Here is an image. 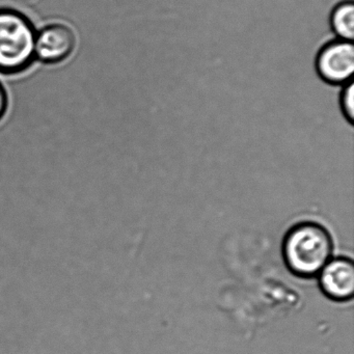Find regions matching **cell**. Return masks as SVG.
<instances>
[{
    "mask_svg": "<svg viewBox=\"0 0 354 354\" xmlns=\"http://www.w3.org/2000/svg\"><path fill=\"white\" fill-rule=\"evenodd\" d=\"M333 241L326 227L314 221H302L290 227L281 245L288 270L304 279H312L331 260Z\"/></svg>",
    "mask_w": 354,
    "mask_h": 354,
    "instance_id": "6da1fadb",
    "label": "cell"
},
{
    "mask_svg": "<svg viewBox=\"0 0 354 354\" xmlns=\"http://www.w3.org/2000/svg\"><path fill=\"white\" fill-rule=\"evenodd\" d=\"M37 30L26 14L0 8V74L18 75L34 65Z\"/></svg>",
    "mask_w": 354,
    "mask_h": 354,
    "instance_id": "7a4b0ae2",
    "label": "cell"
},
{
    "mask_svg": "<svg viewBox=\"0 0 354 354\" xmlns=\"http://www.w3.org/2000/svg\"><path fill=\"white\" fill-rule=\"evenodd\" d=\"M77 45L75 32L71 26L53 22L37 30L35 57L43 65H59L67 61Z\"/></svg>",
    "mask_w": 354,
    "mask_h": 354,
    "instance_id": "3957f363",
    "label": "cell"
},
{
    "mask_svg": "<svg viewBox=\"0 0 354 354\" xmlns=\"http://www.w3.org/2000/svg\"><path fill=\"white\" fill-rule=\"evenodd\" d=\"M316 69L323 82L333 86L351 82L354 73V46L349 41L327 43L319 51Z\"/></svg>",
    "mask_w": 354,
    "mask_h": 354,
    "instance_id": "277c9868",
    "label": "cell"
},
{
    "mask_svg": "<svg viewBox=\"0 0 354 354\" xmlns=\"http://www.w3.org/2000/svg\"><path fill=\"white\" fill-rule=\"evenodd\" d=\"M318 275L319 287L328 299L346 302L353 298L354 265L351 259H331Z\"/></svg>",
    "mask_w": 354,
    "mask_h": 354,
    "instance_id": "5b68a950",
    "label": "cell"
},
{
    "mask_svg": "<svg viewBox=\"0 0 354 354\" xmlns=\"http://www.w3.org/2000/svg\"><path fill=\"white\" fill-rule=\"evenodd\" d=\"M330 26L339 40L352 42L354 39V5L351 0H344L333 8Z\"/></svg>",
    "mask_w": 354,
    "mask_h": 354,
    "instance_id": "8992f818",
    "label": "cell"
},
{
    "mask_svg": "<svg viewBox=\"0 0 354 354\" xmlns=\"http://www.w3.org/2000/svg\"><path fill=\"white\" fill-rule=\"evenodd\" d=\"M341 109L349 124L354 122V84L353 82H347L341 94Z\"/></svg>",
    "mask_w": 354,
    "mask_h": 354,
    "instance_id": "52a82bcc",
    "label": "cell"
},
{
    "mask_svg": "<svg viewBox=\"0 0 354 354\" xmlns=\"http://www.w3.org/2000/svg\"><path fill=\"white\" fill-rule=\"evenodd\" d=\"M8 109H9V94L3 82H0V121L7 115Z\"/></svg>",
    "mask_w": 354,
    "mask_h": 354,
    "instance_id": "ba28073f",
    "label": "cell"
}]
</instances>
